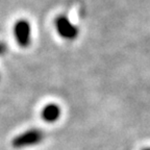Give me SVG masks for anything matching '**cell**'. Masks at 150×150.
Here are the masks:
<instances>
[{
    "mask_svg": "<svg viewBox=\"0 0 150 150\" xmlns=\"http://www.w3.org/2000/svg\"><path fill=\"white\" fill-rule=\"evenodd\" d=\"M41 116H42V119L44 121L48 122V123L55 122L56 120H59V116H61V108L57 104H55V103L47 104L43 108Z\"/></svg>",
    "mask_w": 150,
    "mask_h": 150,
    "instance_id": "277c9868",
    "label": "cell"
},
{
    "mask_svg": "<svg viewBox=\"0 0 150 150\" xmlns=\"http://www.w3.org/2000/svg\"><path fill=\"white\" fill-rule=\"evenodd\" d=\"M6 51H7V46H6V44H5V43H3V42H0V55L4 54Z\"/></svg>",
    "mask_w": 150,
    "mask_h": 150,
    "instance_id": "5b68a950",
    "label": "cell"
},
{
    "mask_svg": "<svg viewBox=\"0 0 150 150\" xmlns=\"http://www.w3.org/2000/svg\"><path fill=\"white\" fill-rule=\"evenodd\" d=\"M54 28L57 35L65 40H75L79 35V29L77 26L71 22L68 16L64 14L56 16V18L54 19Z\"/></svg>",
    "mask_w": 150,
    "mask_h": 150,
    "instance_id": "6da1fadb",
    "label": "cell"
},
{
    "mask_svg": "<svg viewBox=\"0 0 150 150\" xmlns=\"http://www.w3.org/2000/svg\"><path fill=\"white\" fill-rule=\"evenodd\" d=\"M14 37L19 46L26 48L31 43V26L26 19H20L14 25Z\"/></svg>",
    "mask_w": 150,
    "mask_h": 150,
    "instance_id": "3957f363",
    "label": "cell"
},
{
    "mask_svg": "<svg viewBox=\"0 0 150 150\" xmlns=\"http://www.w3.org/2000/svg\"><path fill=\"white\" fill-rule=\"evenodd\" d=\"M45 138V132L40 129H29L23 134H19L13 140L12 145L14 148H24L40 144Z\"/></svg>",
    "mask_w": 150,
    "mask_h": 150,
    "instance_id": "7a4b0ae2",
    "label": "cell"
},
{
    "mask_svg": "<svg viewBox=\"0 0 150 150\" xmlns=\"http://www.w3.org/2000/svg\"><path fill=\"white\" fill-rule=\"evenodd\" d=\"M142 150H150V148H144V149H142Z\"/></svg>",
    "mask_w": 150,
    "mask_h": 150,
    "instance_id": "8992f818",
    "label": "cell"
}]
</instances>
